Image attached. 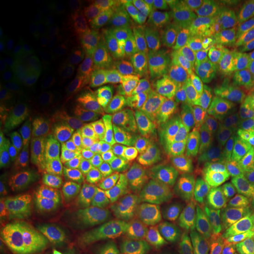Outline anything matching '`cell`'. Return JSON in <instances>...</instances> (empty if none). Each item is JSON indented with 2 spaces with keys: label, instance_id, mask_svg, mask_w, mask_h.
<instances>
[{
  "label": "cell",
  "instance_id": "9",
  "mask_svg": "<svg viewBox=\"0 0 254 254\" xmlns=\"http://www.w3.org/2000/svg\"><path fill=\"white\" fill-rule=\"evenodd\" d=\"M65 160L77 177V179L86 182L103 183L105 166L100 152L93 141L81 136L68 147Z\"/></svg>",
  "mask_w": 254,
  "mask_h": 254
},
{
  "label": "cell",
  "instance_id": "20",
  "mask_svg": "<svg viewBox=\"0 0 254 254\" xmlns=\"http://www.w3.org/2000/svg\"><path fill=\"white\" fill-rule=\"evenodd\" d=\"M97 134L107 153L117 159L126 155L136 145L135 139L127 128L103 126L98 129Z\"/></svg>",
  "mask_w": 254,
  "mask_h": 254
},
{
  "label": "cell",
  "instance_id": "4",
  "mask_svg": "<svg viewBox=\"0 0 254 254\" xmlns=\"http://www.w3.org/2000/svg\"><path fill=\"white\" fill-rule=\"evenodd\" d=\"M224 205L225 198L192 186L167 218L165 224L167 236L174 241L183 239L202 226Z\"/></svg>",
  "mask_w": 254,
  "mask_h": 254
},
{
  "label": "cell",
  "instance_id": "27",
  "mask_svg": "<svg viewBox=\"0 0 254 254\" xmlns=\"http://www.w3.org/2000/svg\"><path fill=\"white\" fill-rule=\"evenodd\" d=\"M109 56L113 65L120 69L136 62L138 45L134 37L129 32L122 34L110 43Z\"/></svg>",
  "mask_w": 254,
  "mask_h": 254
},
{
  "label": "cell",
  "instance_id": "7",
  "mask_svg": "<svg viewBox=\"0 0 254 254\" xmlns=\"http://www.w3.org/2000/svg\"><path fill=\"white\" fill-rule=\"evenodd\" d=\"M205 31L219 55L225 57L253 33L254 24L232 5L220 15L212 18Z\"/></svg>",
  "mask_w": 254,
  "mask_h": 254
},
{
  "label": "cell",
  "instance_id": "29",
  "mask_svg": "<svg viewBox=\"0 0 254 254\" xmlns=\"http://www.w3.org/2000/svg\"><path fill=\"white\" fill-rule=\"evenodd\" d=\"M148 71L141 63H133L120 69L118 74V88L124 95L141 90L147 86Z\"/></svg>",
  "mask_w": 254,
  "mask_h": 254
},
{
  "label": "cell",
  "instance_id": "22",
  "mask_svg": "<svg viewBox=\"0 0 254 254\" xmlns=\"http://www.w3.org/2000/svg\"><path fill=\"white\" fill-rule=\"evenodd\" d=\"M134 237L127 228H113L101 234L95 245V254H132Z\"/></svg>",
  "mask_w": 254,
  "mask_h": 254
},
{
  "label": "cell",
  "instance_id": "38",
  "mask_svg": "<svg viewBox=\"0 0 254 254\" xmlns=\"http://www.w3.org/2000/svg\"><path fill=\"white\" fill-rule=\"evenodd\" d=\"M245 254H254V218H251L241 225L238 232Z\"/></svg>",
  "mask_w": 254,
  "mask_h": 254
},
{
  "label": "cell",
  "instance_id": "10",
  "mask_svg": "<svg viewBox=\"0 0 254 254\" xmlns=\"http://www.w3.org/2000/svg\"><path fill=\"white\" fill-rule=\"evenodd\" d=\"M224 213L232 220L254 214V172L237 171L228 185Z\"/></svg>",
  "mask_w": 254,
  "mask_h": 254
},
{
  "label": "cell",
  "instance_id": "15",
  "mask_svg": "<svg viewBox=\"0 0 254 254\" xmlns=\"http://www.w3.org/2000/svg\"><path fill=\"white\" fill-rule=\"evenodd\" d=\"M57 109L58 99L52 95L46 101L44 109L37 114L32 127L31 140L39 150L55 148L57 145Z\"/></svg>",
  "mask_w": 254,
  "mask_h": 254
},
{
  "label": "cell",
  "instance_id": "40",
  "mask_svg": "<svg viewBox=\"0 0 254 254\" xmlns=\"http://www.w3.org/2000/svg\"><path fill=\"white\" fill-rule=\"evenodd\" d=\"M9 93L8 90V78L4 68H0V95L1 98L6 97Z\"/></svg>",
  "mask_w": 254,
  "mask_h": 254
},
{
  "label": "cell",
  "instance_id": "6",
  "mask_svg": "<svg viewBox=\"0 0 254 254\" xmlns=\"http://www.w3.org/2000/svg\"><path fill=\"white\" fill-rule=\"evenodd\" d=\"M213 141L214 132L207 120H185L178 127L166 155L180 163H190L211 148Z\"/></svg>",
  "mask_w": 254,
  "mask_h": 254
},
{
  "label": "cell",
  "instance_id": "36",
  "mask_svg": "<svg viewBox=\"0 0 254 254\" xmlns=\"http://www.w3.org/2000/svg\"><path fill=\"white\" fill-rule=\"evenodd\" d=\"M21 171L23 170L19 166L18 161L15 160L9 147L1 144V147H0V179H1V183L6 184Z\"/></svg>",
  "mask_w": 254,
  "mask_h": 254
},
{
  "label": "cell",
  "instance_id": "25",
  "mask_svg": "<svg viewBox=\"0 0 254 254\" xmlns=\"http://www.w3.org/2000/svg\"><path fill=\"white\" fill-rule=\"evenodd\" d=\"M5 199L14 206L37 202L36 190L30 174L21 171L8 180L5 184Z\"/></svg>",
  "mask_w": 254,
  "mask_h": 254
},
{
  "label": "cell",
  "instance_id": "12",
  "mask_svg": "<svg viewBox=\"0 0 254 254\" xmlns=\"http://www.w3.org/2000/svg\"><path fill=\"white\" fill-rule=\"evenodd\" d=\"M172 128L171 114L164 106L155 107L139 116L128 126L135 141H152L166 135Z\"/></svg>",
  "mask_w": 254,
  "mask_h": 254
},
{
  "label": "cell",
  "instance_id": "3",
  "mask_svg": "<svg viewBox=\"0 0 254 254\" xmlns=\"http://www.w3.org/2000/svg\"><path fill=\"white\" fill-rule=\"evenodd\" d=\"M31 178L36 190L37 204L50 211L60 209L68 190L77 179L65 158L57 154L55 148L41 150L39 163Z\"/></svg>",
  "mask_w": 254,
  "mask_h": 254
},
{
  "label": "cell",
  "instance_id": "16",
  "mask_svg": "<svg viewBox=\"0 0 254 254\" xmlns=\"http://www.w3.org/2000/svg\"><path fill=\"white\" fill-rule=\"evenodd\" d=\"M100 184L86 182V180L75 179L67 194L64 199L59 211L67 217H79L87 211L93 204L95 196L99 192Z\"/></svg>",
  "mask_w": 254,
  "mask_h": 254
},
{
  "label": "cell",
  "instance_id": "8",
  "mask_svg": "<svg viewBox=\"0 0 254 254\" xmlns=\"http://www.w3.org/2000/svg\"><path fill=\"white\" fill-rule=\"evenodd\" d=\"M187 172L189 168L186 164L165 155L148 168L146 184L152 194L165 199L178 194L182 190L185 185Z\"/></svg>",
  "mask_w": 254,
  "mask_h": 254
},
{
  "label": "cell",
  "instance_id": "28",
  "mask_svg": "<svg viewBox=\"0 0 254 254\" xmlns=\"http://www.w3.org/2000/svg\"><path fill=\"white\" fill-rule=\"evenodd\" d=\"M154 97L155 91L148 86L125 95L119 114L120 120L123 123L134 122L136 117L153 101Z\"/></svg>",
  "mask_w": 254,
  "mask_h": 254
},
{
  "label": "cell",
  "instance_id": "37",
  "mask_svg": "<svg viewBox=\"0 0 254 254\" xmlns=\"http://www.w3.org/2000/svg\"><path fill=\"white\" fill-rule=\"evenodd\" d=\"M15 91H9L6 97L0 100V128L1 131H13Z\"/></svg>",
  "mask_w": 254,
  "mask_h": 254
},
{
  "label": "cell",
  "instance_id": "32",
  "mask_svg": "<svg viewBox=\"0 0 254 254\" xmlns=\"http://www.w3.org/2000/svg\"><path fill=\"white\" fill-rule=\"evenodd\" d=\"M97 26L99 27V30L103 32L110 43L122 34L128 32L127 30H129V18L127 6L117 9L114 13L107 15Z\"/></svg>",
  "mask_w": 254,
  "mask_h": 254
},
{
  "label": "cell",
  "instance_id": "19",
  "mask_svg": "<svg viewBox=\"0 0 254 254\" xmlns=\"http://www.w3.org/2000/svg\"><path fill=\"white\" fill-rule=\"evenodd\" d=\"M139 198L132 189H119L112 193L103 211L105 224H117L125 220L138 208Z\"/></svg>",
  "mask_w": 254,
  "mask_h": 254
},
{
  "label": "cell",
  "instance_id": "35",
  "mask_svg": "<svg viewBox=\"0 0 254 254\" xmlns=\"http://www.w3.org/2000/svg\"><path fill=\"white\" fill-rule=\"evenodd\" d=\"M110 41L105 37V34L99 30V27L95 26L91 33L88 34L84 45V53L82 56L87 59L93 60L95 58L103 57L109 52Z\"/></svg>",
  "mask_w": 254,
  "mask_h": 254
},
{
  "label": "cell",
  "instance_id": "11",
  "mask_svg": "<svg viewBox=\"0 0 254 254\" xmlns=\"http://www.w3.org/2000/svg\"><path fill=\"white\" fill-rule=\"evenodd\" d=\"M232 150L237 171L254 172V91L232 138Z\"/></svg>",
  "mask_w": 254,
  "mask_h": 254
},
{
  "label": "cell",
  "instance_id": "13",
  "mask_svg": "<svg viewBox=\"0 0 254 254\" xmlns=\"http://www.w3.org/2000/svg\"><path fill=\"white\" fill-rule=\"evenodd\" d=\"M193 254H245L240 238L228 228H213L202 234L190 249Z\"/></svg>",
  "mask_w": 254,
  "mask_h": 254
},
{
  "label": "cell",
  "instance_id": "24",
  "mask_svg": "<svg viewBox=\"0 0 254 254\" xmlns=\"http://www.w3.org/2000/svg\"><path fill=\"white\" fill-rule=\"evenodd\" d=\"M87 132L86 126L80 119L58 100L57 109V144L81 138Z\"/></svg>",
  "mask_w": 254,
  "mask_h": 254
},
{
  "label": "cell",
  "instance_id": "26",
  "mask_svg": "<svg viewBox=\"0 0 254 254\" xmlns=\"http://www.w3.org/2000/svg\"><path fill=\"white\" fill-rule=\"evenodd\" d=\"M227 68L236 74H245L254 68V32L224 57Z\"/></svg>",
  "mask_w": 254,
  "mask_h": 254
},
{
  "label": "cell",
  "instance_id": "5",
  "mask_svg": "<svg viewBox=\"0 0 254 254\" xmlns=\"http://www.w3.org/2000/svg\"><path fill=\"white\" fill-rule=\"evenodd\" d=\"M236 173L232 138L214 134L211 148L195 168L192 186L209 190L226 199L228 185Z\"/></svg>",
  "mask_w": 254,
  "mask_h": 254
},
{
  "label": "cell",
  "instance_id": "14",
  "mask_svg": "<svg viewBox=\"0 0 254 254\" xmlns=\"http://www.w3.org/2000/svg\"><path fill=\"white\" fill-rule=\"evenodd\" d=\"M51 212L52 211L37 202H27V204L14 206L7 214L30 233L36 232V233L52 234L55 232V224Z\"/></svg>",
  "mask_w": 254,
  "mask_h": 254
},
{
  "label": "cell",
  "instance_id": "39",
  "mask_svg": "<svg viewBox=\"0 0 254 254\" xmlns=\"http://www.w3.org/2000/svg\"><path fill=\"white\" fill-rule=\"evenodd\" d=\"M233 6L254 24V0H240L234 2Z\"/></svg>",
  "mask_w": 254,
  "mask_h": 254
},
{
  "label": "cell",
  "instance_id": "33",
  "mask_svg": "<svg viewBox=\"0 0 254 254\" xmlns=\"http://www.w3.org/2000/svg\"><path fill=\"white\" fill-rule=\"evenodd\" d=\"M9 150L21 170L31 176L39 163L41 150L34 144H27V142H14L9 146Z\"/></svg>",
  "mask_w": 254,
  "mask_h": 254
},
{
  "label": "cell",
  "instance_id": "31",
  "mask_svg": "<svg viewBox=\"0 0 254 254\" xmlns=\"http://www.w3.org/2000/svg\"><path fill=\"white\" fill-rule=\"evenodd\" d=\"M72 75L77 84L82 88V91L92 100L99 99V91H98L97 85H95L93 73H92L91 60L86 57L80 56L73 63L72 66Z\"/></svg>",
  "mask_w": 254,
  "mask_h": 254
},
{
  "label": "cell",
  "instance_id": "2",
  "mask_svg": "<svg viewBox=\"0 0 254 254\" xmlns=\"http://www.w3.org/2000/svg\"><path fill=\"white\" fill-rule=\"evenodd\" d=\"M174 56L184 80L196 92L225 73L218 50L201 28L180 32L174 43Z\"/></svg>",
  "mask_w": 254,
  "mask_h": 254
},
{
  "label": "cell",
  "instance_id": "30",
  "mask_svg": "<svg viewBox=\"0 0 254 254\" xmlns=\"http://www.w3.org/2000/svg\"><path fill=\"white\" fill-rule=\"evenodd\" d=\"M92 73L99 93L107 88L118 86V74L109 53L99 58L91 60Z\"/></svg>",
  "mask_w": 254,
  "mask_h": 254
},
{
  "label": "cell",
  "instance_id": "21",
  "mask_svg": "<svg viewBox=\"0 0 254 254\" xmlns=\"http://www.w3.org/2000/svg\"><path fill=\"white\" fill-rule=\"evenodd\" d=\"M36 118V101L33 98L24 92L15 91L14 122L12 133L20 138L31 139L32 127Z\"/></svg>",
  "mask_w": 254,
  "mask_h": 254
},
{
  "label": "cell",
  "instance_id": "18",
  "mask_svg": "<svg viewBox=\"0 0 254 254\" xmlns=\"http://www.w3.org/2000/svg\"><path fill=\"white\" fill-rule=\"evenodd\" d=\"M129 30L144 37H155L163 31V17L158 7L151 5L127 6Z\"/></svg>",
  "mask_w": 254,
  "mask_h": 254
},
{
  "label": "cell",
  "instance_id": "34",
  "mask_svg": "<svg viewBox=\"0 0 254 254\" xmlns=\"http://www.w3.org/2000/svg\"><path fill=\"white\" fill-rule=\"evenodd\" d=\"M125 95L122 93L118 86H114L103 91L99 95L100 112L106 118H114L119 116Z\"/></svg>",
  "mask_w": 254,
  "mask_h": 254
},
{
  "label": "cell",
  "instance_id": "1",
  "mask_svg": "<svg viewBox=\"0 0 254 254\" xmlns=\"http://www.w3.org/2000/svg\"><path fill=\"white\" fill-rule=\"evenodd\" d=\"M198 93L205 119L214 134L233 138L253 94L247 78L224 73Z\"/></svg>",
  "mask_w": 254,
  "mask_h": 254
},
{
  "label": "cell",
  "instance_id": "17",
  "mask_svg": "<svg viewBox=\"0 0 254 254\" xmlns=\"http://www.w3.org/2000/svg\"><path fill=\"white\" fill-rule=\"evenodd\" d=\"M33 245L31 233L18 225L7 213H1L0 221V251L1 254H20Z\"/></svg>",
  "mask_w": 254,
  "mask_h": 254
},
{
  "label": "cell",
  "instance_id": "23",
  "mask_svg": "<svg viewBox=\"0 0 254 254\" xmlns=\"http://www.w3.org/2000/svg\"><path fill=\"white\" fill-rule=\"evenodd\" d=\"M173 15L182 32L195 31L205 17V4L198 0H176L172 5Z\"/></svg>",
  "mask_w": 254,
  "mask_h": 254
}]
</instances>
